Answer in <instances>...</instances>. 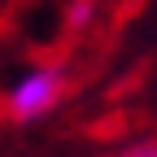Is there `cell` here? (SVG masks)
Here are the masks:
<instances>
[{
	"mask_svg": "<svg viewBox=\"0 0 157 157\" xmlns=\"http://www.w3.org/2000/svg\"><path fill=\"white\" fill-rule=\"evenodd\" d=\"M66 87H70L66 66H35V70H26V74H17V83L9 87L5 109H9L13 122L31 127V122L48 118L57 105L66 101Z\"/></svg>",
	"mask_w": 157,
	"mask_h": 157,
	"instance_id": "6da1fadb",
	"label": "cell"
},
{
	"mask_svg": "<svg viewBox=\"0 0 157 157\" xmlns=\"http://www.w3.org/2000/svg\"><path fill=\"white\" fill-rule=\"evenodd\" d=\"M92 22V0H74L70 5V26L78 31V26H87Z\"/></svg>",
	"mask_w": 157,
	"mask_h": 157,
	"instance_id": "7a4b0ae2",
	"label": "cell"
},
{
	"mask_svg": "<svg viewBox=\"0 0 157 157\" xmlns=\"http://www.w3.org/2000/svg\"><path fill=\"white\" fill-rule=\"evenodd\" d=\"M118 157H157V140H135V144H127Z\"/></svg>",
	"mask_w": 157,
	"mask_h": 157,
	"instance_id": "3957f363",
	"label": "cell"
}]
</instances>
